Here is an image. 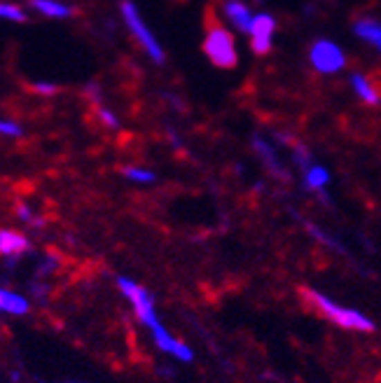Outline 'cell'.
<instances>
[{"label":"cell","instance_id":"4","mask_svg":"<svg viewBox=\"0 0 381 383\" xmlns=\"http://www.w3.org/2000/svg\"><path fill=\"white\" fill-rule=\"evenodd\" d=\"M118 286L122 290V295H124V297L133 304V308H136V316L140 323L147 327L159 323L155 316V301H152L150 292H147L145 288H140L138 283L129 281V278H118Z\"/></svg>","mask_w":381,"mask_h":383},{"label":"cell","instance_id":"19","mask_svg":"<svg viewBox=\"0 0 381 383\" xmlns=\"http://www.w3.org/2000/svg\"><path fill=\"white\" fill-rule=\"evenodd\" d=\"M33 91H35V94H42V96H54L59 91V86L52 84V82H35Z\"/></svg>","mask_w":381,"mask_h":383},{"label":"cell","instance_id":"17","mask_svg":"<svg viewBox=\"0 0 381 383\" xmlns=\"http://www.w3.org/2000/svg\"><path fill=\"white\" fill-rule=\"evenodd\" d=\"M21 133H24L21 124L10 120H0V136H5V138H19Z\"/></svg>","mask_w":381,"mask_h":383},{"label":"cell","instance_id":"6","mask_svg":"<svg viewBox=\"0 0 381 383\" xmlns=\"http://www.w3.org/2000/svg\"><path fill=\"white\" fill-rule=\"evenodd\" d=\"M276 21L272 15H257L253 17V24H250V49L257 54V57H267L272 52V35H274Z\"/></svg>","mask_w":381,"mask_h":383},{"label":"cell","instance_id":"2","mask_svg":"<svg viewBox=\"0 0 381 383\" xmlns=\"http://www.w3.org/2000/svg\"><path fill=\"white\" fill-rule=\"evenodd\" d=\"M204 52L213 66L225 68V71H232V68H236V64H239L234 38H232V33L218 19L208 21V30H206V38H204Z\"/></svg>","mask_w":381,"mask_h":383},{"label":"cell","instance_id":"3","mask_svg":"<svg viewBox=\"0 0 381 383\" xmlns=\"http://www.w3.org/2000/svg\"><path fill=\"white\" fill-rule=\"evenodd\" d=\"M120 10H122V19L127 21L129 30H131L133 38L140 42V47L145 49L147 57L155 61V64H162V61H164V49H162V45H159V40L155 38V33L147 28V24L143 21V17H140V12H138L136 5H133L131 0H122Z\"/></svg>","mask_w":381,"mask_h":383},{"label":"cell","instance_id":"10","mask_svg":"<svg viewBox=\"0 0 381 383\" xmlns=\"http://www.w3.org/2000/svg\"><path fill=\"white\" fill-rule=\"evenodd\" d=\"M28 5L35 12H40L42 17H49V19H68L73 15V10L61 0H30Z\"/></svg>","mask_w":381,"mask_h":383},{"label":"cell","instance_id":"7","mask_svg":"<svg viewBox=\"0 0 381 383\" xmlns=\"http://www.w3.org/2000/svg\"><path fill=\"white\" fill-rule=\"evenodd\" d=\"M150 330H152V337H155V344H157L162 351H167V353H171V355L178 357V360H183V362H189V360H192V351H189L183 342H178V339L171 337L169 330H164L162 323L152 325Z\"/></svg>","mask_w":381,"mask_h":383},{"label":"cell","instance_id":"1","mask_svg":"<svg viewBox=\"0 0 381 383\" xmlns=\"http://www.w3.org/2000/svg\"><path fill=\"white\" fill-rule=\"evenodd\" d=\"M302 299L306 304H311L313 311H318L323 318H328L330 323L344 327V330H358V332H374V323L367 316H362L360 311L355 308H346V306H340L335 304L333 299H328L325 295L316 292L311 288H302L299 290Z\"/></svg>","mask_w":381,"mask_h":383},{"label":"cell","instance_id":"8","mask_svg":"<svg viewBox=\"0 0 381 383\" xmlns=\"http://www.w3.org/2000/svg\"><path fill=\"white\" fill-rule=\"evenodd\" d=\"M225 15L234 26L241 30V33H248L250 24H253V17H250V10L245 8V3L241 0H227L225 3Z\"/></svg>","mask_w":381,"mask_h":383},{"label":"cell","instance_id":"14","mask_svg":"<svg viewBox=\"0 0 381 383\" xmlns=\"http://www.w3.org/2000/svg\"><path fill=\"white\" fill-rule=\"evenodd\" d=\"M304 180H306V187H309V189H321V187L328 185L330 173L325 169H321V166H311V169H306Z\"/></svg>","mask_w":381,"mask_h":383},{"label":"cell","instance_id":"11","mask_svg":"<svg viewBox=\"0 0 381 383\" xmlns=\"http://www.w3.org/2000/svg\"><path fill=\"white\" fill-rule=\"evenodd\" d=\"M355 35H358L360 40L370 42V45H374L381 52V24L374 21V19H360L355 21Z\"/></svg>","mask_w":381,"mask_h":383},{"label":"cell","instance_id":"16","mask_svg":"<svg viewBox=\"0 0 381 383\" xmlns=\"http://www.w3.org/2000/svg\"><path fill=\"white\" fill-rule=\"evenodd\" d=\"M122 173L133 183H155V173L147 169H138V166H127V169H122Z\"/></svg>","mask_w":381,"mask_h":383},{"label":"cell","instance_id":"5","mask_svg":"<svg viewBox=\"0 0 381 383\" xmlns=\"http://www.w3.org/2000/svg\"><path fill=\"white\" fill-rule=\"evenodd\" d=\"M311 64L318 73L333 75V73H340L344 68L346 57H344V52L333 40H318L311 47Z\"/></svg>","mask_w":381,"mask_h":383},{"label":"cell","instance_id":"13","mask_svg":"<svg viewBox=\"0 0 381 383\" xmlns=\"http://www.w3.org/2000/svg\"><path fill=\"white\" fill-rule=\"evenodd\" d=\"M0 311L21 316V313L28 311V301L24 299L21 295H15V292H10V290H0Z\"/></svg>","mask_w":381,"mask_h":383},{"label":"cell","instance_id":"18","mask_svg":"<svg viewBox=\"0 0 381 383\" xmlns=\"http://www.w3.org/2000/svg\"><path fill=\"white\" fill-rule=\"evenodd\" d=\"M96 113H98V120H101L108 129H118V127H120L118 115H115L113 110H108L106 106H98V108H96Z\"/></svg>","mask_w":381,"mask_h":383},{"label":"cell","instance_id":"15","mask_svg":"<svg viewBox=\"0 0 381 383\" xmlns=\"http://www.w3.org/2000/svg\"><path fill=\"white\" fill-rule=\"evenodd\" d=\"M0 19H8V21H26V12H24L19 5H12V3H0Z\"/></svg>","mask_w":381,"mask_h":383},{"label":"cell","instance_id":"12","mask_svg":"<svg viewBox=\"0 0 381 383\" xmlns=\"http://www.w3.org/2000/svg\"><path fill=\"white\" fill-rule=\"evenodd\" d=\"M351 84H353L355 94H358L362 101L370 103V106H377V103H379V91L372 86L370 77L360 75V73H353V75H351Z\"/></svg>","mask_w":381,"mask_h":383},{"label":"cell","instance_id":"9","mask_svg":"<svg viewBox=\"0 0 381 383\" xmlns=\"http://www.w3.org/2000/svg\"><path fill=\"white\" fill-rule=\"evenodd\" d=\"M28 250V241L26 236H21L19 232L12 230H0V255H21Z\"/></svg>","mask_w":381,"mask_h":383}]
</instances>
